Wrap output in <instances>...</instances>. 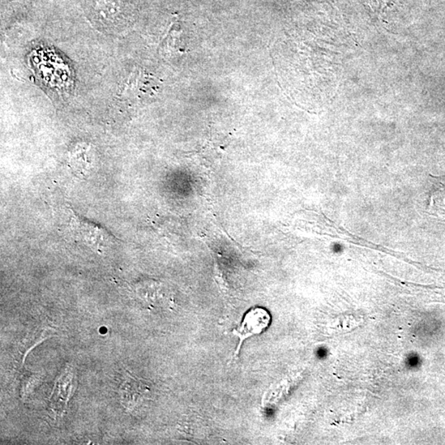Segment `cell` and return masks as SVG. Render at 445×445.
<instances>
[{"mask_svg": "<svg viewBox=\"0 0 445 445\" xmlns=\"http://www.w3.org/2000/svg\"><path fill=\"white\" fill-rule=\"evenodd\" d=\"M70 211V231L77 243H82L100 254L117 245V238L104 226L81 217L72 209Z\"/></svg>", "mask_w": 445, "mask_h": 445, "instance_id": "cell-1", "label": "cell"}, {"mask_svg": "<svg viewBox=\"0 0 445 445\" xmlns=\"http://www.w3.org/2000/svg\"><path fill=\"white\" fill-rule=\"evenodd\" d=\"M272 316L269 312L263 307H254L247 312L243 319L237 329H234V334L239 338V345L237 353L240 352L241 345L247 338L259 335L269 326Z\"/></svg>", "mask_w": 445, "mask_h": 445, "instance_id": "cell-2", "label": "cell"}, {"mask_svg": "<svg viewBox=\"0 0 445 445\" xmlns=\"http://www.w3.org/2000/svg\"><path fill=\"white\" fill-rule=\"evenodd\" d=\"M73 388V374L70 370H67L66 374L62 375L59 379L55 388L53 396V402L51 408L57 414H63L66 410L67 401L70 399L71 389Z\"/></svg>", "mask_w": 445, "mask_h": 445, "instance_id": "cell-3", "label": "cell"}, {"mask_svg": "<svg viewBox=\"0 0 445 445\" xmlns=\"http://www.w3.org/2000/svg\"><path fill=\"white\" fill-rule=\"evenodd\" d=\"M429 212L433 215L445 216V176L430 178Z\"/></svg>", "mask_w": 445, "mask_h": 445, "instance_id": "cell-4", "label": "cell"}]
</instances>
